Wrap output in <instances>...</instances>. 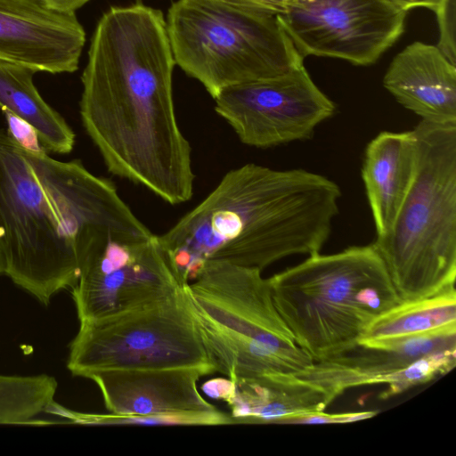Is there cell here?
<instances>
[{
  "label": "cell",
  "mask_w": 456,
  "mask_h": 456,
  "mask_svg": "<svg viewBox=\"0 0 456 456\" xmlns=\"http://www.w3.org/2000/svg\"><path fill=\"white\" fill-rule=\"evenodd\" d=\"M175 65L161 11L111 7L92 37L79 103L109 172L171 205L191 200L195 179L175 111Z\"/></svg>",
  "instance_id": "1"
},
{
  "label": "cell",
  "mask_w": 456,
  "mask_h": 456,
  "mask_svg": "<svg viewBox=\"0 0 456 456\" xmlns=\"http://www.w3.org/2000/svg\"><path fill=\"white\" fill-rule=\"evenodd\" d=\"M339 186L305 169L248 163L158 236L186 285L208 261L263 270L293 255L320 253L338 213Z\"/></svg>",
  "instance_id": "2"
},
{
  "label": "cell",
  "mask_w": 456,
  "mask_h": 456,
  "mask_svg": "<svg viewBox=\"0 0 456 456\" xmlns=\"http://www.w3.org/2000/svg\"><path fill=\"white\" fill-rule=\"evenodd\" d=\"M268 280L280 315L314 362L354 347L374 320L402 303L373 243L311 255Z\"/></svg>",
  "instance_id": "3"
},
{
  "label": "cell",
  "mask_w": 456,
  "mask_h": 456,
  "mask_svg": "<svg viewBox=\"0 0 456 456\" xmlns=\"http://www.w3.org/2000/svg\"><path fill=\"white\" fill-rule=\"evenodd\" d=\"M417 166L390 229L373 242L402 302L455 287L456 124L420 120Z\"/></svg>",
  "instance_id": "4"
},
{
  "label": "cell",
  "mask_w": 456,
  "mask_h": 456,
  "mask_svg": "<svg viewBox=\"0 0 456 456\" xmlns=\"http://www.w3.org/2000/svg\"><path fill=\"white\" fill-rule=\"evenodd\" d=\"M261 273L208 261L184 286L210 361L232 381L295 373L314 362L296 343Z\"/></svg>",
  "instance_id": "5"
},
{
  "label": "cell",
  "mask_w": 456,
  "mask_h": 456,
  "mask_svg": "<svg viewBox=\"0 0 456 456\" xmlns=\"http://www.w3.org/2000/svg\"><path fill=\"white\" fill-rule=\"evenodd\" d=\"M166 25L175 64L213 98L304 65L277 16L240 0H177Z\"/></svg>",
  "instance_id": "6"
},
{
  "label": "cell",
  "mask_w": 456,
  "mask_h": 456,
  "mask_svg": "<svg viewBox=\"0 0 456 456\" xmlns=\"http://www.w3.org/2000/svg\"><path fill=\"white\" fill-rule=\"evenodd\" d=\"M0 250L13 283L47 305L78 281L72 236L20 141L0 128Z\"/></svg>",
  "instance_id": "7"
},
{
  "label": "cell",
  "mask_w": 456,
  "mask_h": 456,
  "mask_svg": "<svg viewBox=\"0 0 456 456\" xmlns=\"http://www.w3.org/2000/svg\"><path fill=\"white\" fill-rule=\"evenodd\" d=\"M195 367L216 370L184 287L163 299L79 322L67 361L70 373L83 378L100 370Z\"/></svg>",
  "instance_id": "8"
},
{
  "label": "cell",
  "mask_w": 456,
  "mask_h": 456,
  "mask_svg": "<svg viewBox=\"0 0 456 456\" xmlns=\"http://www.w3.org/2000/svg\"><path fill=\"white\" fill-rule=\"evenodd\" d=\"M406 15L389 0H294L277 18L303 58L367 66L401 37Z\"/></svg>",
  "instance_id": "9"
},
{
  "label": "cell",
  "mask_w": 456,
  "mask_h": 456,
  "mask_svg": "<svg viewBox=\"0 0 456 456\" xmlns=\"http://www.w3.org/2000/svg\"><path fill=\"white\" fill-rule=\"evenodd\" d=\"M215 110L248 146L268 148L309 138L335 112L304 65L285 74L223 89Z\"/></svg>",
  "instance_id": "10"
},
{
  "label": "cell",
  "mask_w": 456,
  "mask_h": 456,
  "mask_svg": "<svg viewBox=\"0 0 456 456\" xmlns=\"http://www.w3.org/2000/svg\"><path fill=\"white\" fill-rule=\"evenodd\" d=\"M455 364L456 330H444L384 347L357 344L295 374L321 389L331 403L346 390L365 385H387L379 395L386 400L446 374Z\"/></svg>",
  "instance_id": "11"
},
{
  "label": "cell",
  "mask_w": 456,
  "mask_h": 456,
  "mask_svg": "<svg viewBox=\"0 0 456 456\" xmlns=\"http://www.w3.org/2000/svg\"><path fill=\"white\" fill-rule=\"evenodd\" d=\"M21 151L53 200L72 236L79 266L110 241L147 240L155 234L142 223L107 178L78 160L63 162L20 142Z\"/></svg>",
  "instance_id": "12"
},
{
  "label": "cell",
  "mask_w": 456,
  "mask_h": 456,
  "mask_svg": "<svg viewBox=\"0 0 456 456\" xmlns=\"http://www.w3.org/2000/svg\"><path fill=\"white\" fill-rule=\"evenodd\" d=\"M157 235L141 240H111L87 256L71 295L79 322L112 316L183 289Z\"/></svg>",
  "instance_id": "13"
},
{
  "label": "cell",
  "mask_w": 456,
  "mask_h": 456,
  "mask_svg": "<svg viewBox=\"0 0 456 456\" xmlns=\"http://www.w3.org/2000/svg\"><path fill=\"white\" fill-rule=\"evenodd\" d=\"M212 368L111 370L88 374L110 413L135 417L139 425H225L231 416L203 398L201 377Z\"/></svg>",
  "instance_id": "14"
},
{
  "label": "cell",
  "mask_w": 456,
  "mask_h": 456,
  "mask_svg": "<svg viewBox=\"0 0 456 456\" xmlns=\"http://www.w3.org/2000/svg\"><path fill=\"white\" fill-rule=\"evenodd\" d=\"M86 32L75 12L39 0H0V59L53 74L77 69Z\"/></svg>",
  "instance_id": "15"
},
{
  "label": "cell",
  "mask_w": 456,
  "mask_h": 456,
  "mask_svg": "<svg viewBox=\"0 0 456 456\" xmlns=\"http://www.w3.org/2000/svg\"><path fill=\"white\" fill-rule=\"evenodd\" d=\"M383 86L422 121L456 124V65L436 45H407L392 60Z\"/></svg>",
  "instance_id": "16"
},
{
  "label": "cell",
  "mask_w": 456,
  "mask_h": 456,
  "mask_svg": "<svg viewBox=\"0 0 456 456\" xmlns=\"http://www.w3.org/2000/svg\"><path fill=\"white\" fill-rule=\"evenodd\" d=\"M224 401L233 424H286L294 417L324 411V393L295 373L258 379H228Z\"/></svg>",
  "instance_id": "17"
},
{
  "label": "cell",
  "mask_w": 456,
  "mask_h": 456,
  "mask_svg": "<svg viewBox=\"0 0 456 456\" xmlns=\"http://www.w3.org/2000/svg\"><path fill=\"white\" fill-rule=\"evenodd\" d=\"M417 166L413 130L383 131L365 149L362 177L377 236L392 226L410 190Z\"/></svg>",
  "instance_id": "18"
},
{
  "label": "cell",
  "mask_w": 456,
  "mask_h": 456,
  "mask_svg": "<svg viewBox=\"0 0 456 456\" xmlns=\"http://www.w3.org/2000/svg\"><path fill=\"white\" fill-rule=\"evenodd\" d=\"M37 72L28 66L0 59V109L27 126L46 150L69 153L75 134L38 93L33 83Z\"/></svg>",
  "instance_id": "19"
},
{
  "label": "cell",
  "mask_w": 456,
  "mask_h": 456,
  "mask_svg": "<svg viewBox=\"0 0 456 456\" xmlns=\"http://www.w3.org/2000/svg\"><path fill=\"white\" fill-rule=\"evenodd\" d=\"M444 330H456L455 287L391 308L369 325L358 344L384 347L411 337Z\"/></svg>",
  "instance_id": "20"
},
{
  "label": "cell",
  "mask_w": 456,
  "mask_h": 456,
  "mask_svg": "<svg viewBox=\"0 0 456 456\" xmlns=\"http://www.w3.org/2000/svg\"><path fill=\"white\" fill-rule=\"evenodd\" d=\"M57 387V380L47 374H0V423H28L50 409Z\"/></svg>",
  "instance_id": "21"
},
{
  "label": "cell",
  "mask_w": 456,
  "mask_h": 456,
  "mask_svg": "<svg viewBox=\"0 0 456 456\" xmlns=\"http://www.w3.org/2000/svg\"><path fill=\"white\" fill-rule=\"evenodd\" d=\"M433 12L439 28L436 46L451 63L456 65V0H442Z\"/></svg>",
  "instance_id": "22"
},
{
  "label": "cell",
  "mask_w": 456,
  "mask_h": 456,
  "mask_svg": "<svg viewBox=\"0 0 456 456\" xmlns=\"http://www.w3.org/2000/svg\"><path fill=\"white\" fill-rule=\"evenodd\" d=\"M256 9L277 16L284 13L294 0H240Z\"/></svg>",
  "instance_id": "23"
},
{
  "label": "cell",
  "mask_w": 456,
  "mask_h": 456,
  "mask_svg": "<svg viewBox=\"0 0 456 456\" xmlns=\"http://www.w3.org/2000/svg\"><path fill=\"white\" fill-rule=\"evenodd\" d=\"M49 5L50 7L64 12H75L90 0H39Z\"/></svg>",
  "instance_id": "24"
},
{
  "label": "cell",
  "mask_w": 456,
  "mask_h": 456,
  "mask_svg": "<svg viewBox=\"0 0 456 456\" xmlns=\"http://www.w3.org/2000/svg\"><path fill=\"white\" fill-rule=\"evenodd\" d=\"M397 7L408 12L417 7H424L434 11L442 0H389Z\"/></svg>",
  "instance_id": "25"
},
{
  "label": "cell",
  "mask_w": 456,
  "mask_h": 456,
  "mask_svg": "<svg viewBox=\"0 0 456 456\" xmlns=\"http://www.w3.org/2000/svg\"><path fill=\"white\" fill-rule=\"evenodd\" d=\"M5 272V264L4 260L2 255V252L0 250V274H4Z\"/></svg>",
  "instance_id": "26"
}]
</instances>
